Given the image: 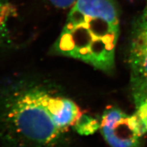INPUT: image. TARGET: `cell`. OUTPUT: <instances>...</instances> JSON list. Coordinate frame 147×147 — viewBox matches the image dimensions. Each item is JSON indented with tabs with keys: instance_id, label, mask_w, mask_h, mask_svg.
I'll use <instances>...</instances> for the list:
<instances>
[{
	"instance_id": "cell-3",
	"label": "cell",
	"mask_w": 147,
	"mask_h": 147,
	"mask_svg": "<svg viewBox=\"0 0 147 147\" xmlns=\"http://www.w3.org/2000/svg\"><path fill=\"white\" fill-rule=\"evenodd\" d=\"M100 129L110 147H140L142 136L135 117L120 108L109 106L104 110Z\"/></svg>"
},
{
	"instance_id": "cell-8",
	"label": "cell",
	"mask_w": 147,
	"mask_h": 147,
	"mask_svg": "<svg viewBox=\"0 0 147 147\" xmlns=\"http://www.w3.org/2000/svg\"><path fill=\"white\" fill-rule=\"evenodd\" d=\"M136 110L134 114L140 134L143 135L147 133V100L136 104Z\"/></svg>"
},
{
	"instance_id": "cell-2",
	"label": "cell",
	"mask_w": 147,
	"mask_h": 147,
	"mask_svg": "<svg viewBox=\"0 0 147 147\" xmlns=\"http://www.w3.org/2000/svg\"><path fill=\"white\" fill-rule=\"evenodd\" d=\"M119 23L114 0H77L70 8L53 53L109 73L115 67Z\"/></svg>"
},
{
	"instance_id": "cell-9",
	"label": "cell",
	"mask_w": 147,
	"mask_h": 147,
	"mask_svg": "<svg viewBox=\"0 0 147 147\" xmlns=\"http://www.w3.org/2000/svg\"><path fill=\"white\" fill-rule=\"evenodd\" d=\"M53 6L58 9L65 10L70 8L77 0H48Z\"/></svg>"
},
{
	"instance_id": "cell-10",
	"label": "cell",
	"mask_w": 147,
	"mask_h": 147,
	"mask_svg": "<svg viewBox=\"0 0 147 147\" xmlns=\"http://www.w3.org/2000/svg\"><path fill=\"white\" fill-rule=\"evenodd\" d=\"M139 22L142 23L144 26L147 27V0H146V5H145L144 11H143L142 18Z\"/></svg>"
},
{
	"instance_id": "cell-7",
	"label": "cell",
	"mask_w": 147,
	"mask_h": 147,
	"mask_svg": "<svg viewBox=\"0 0 147 147\" xmlns=\"http://www.w3.org/2000/svg\"><path fill=\"white\" fill-rule=\"evenodd\" d=\"M131 93L135 104L147 100V76H131Z\"/></svg>"
},
{
	"instance_id": "cell-6",
	"label": "cell",
	"mask_w": 147,
	"mask_h": 147,
	"mask_svg": "<svg viewBox=\"0 0 147 147\" xmlns=\"http://www.w3.org/2000/svg\"><path fill=\"white\" fill-rule=\"evenodd\" d=\"M100 127V121L87 113H82L73 129L82 136L92 135Z\"/></svg>"
},
{
	"instance_id": "cell-5",
	"label": "cell",
	"mask_w": 147,
	"mask_h": 147,
	"mask_svg": "<svg viewBox=\"0 0 147 147\" xmlns=\"http://www.w3.org/2000/svg\"><path fill=\"white\" fill-rule=\"evenodd\" d=\"M18 16L16 6L10 0H0V48L10 45V24Z\"/></svg>"
},
{
	"instance_id": "cell-4",
	"label": "cell",
	"mask_w": 147,
	"mask_h": 147,
	"mask_svg": "<svg viewBox=\"0 0 147 147\" xmlns=\"http://www.w3.org/2000/svg\"><path fill=\"white\" fill-rule=\"evenodd\" d=\"M128 60L131 76H147V27L140 22L132 34Z\"/></svg>"
},
{
	"instance_id": "cell-1",
	"label": "cell",
	"mask_w": 147,
	"mask_h": 147,
	"mask_svg": "<svg viewBox=\"0 0 147 147\" xmlns=\"http://www.w3.org/2000/svg\"><path fill=\"white\" fill-rule=\"evenodd\" d=\"M82 113L49 82L14 80L0 91V138L13 147H57Z\"/></svg>"
}]
</instances>
